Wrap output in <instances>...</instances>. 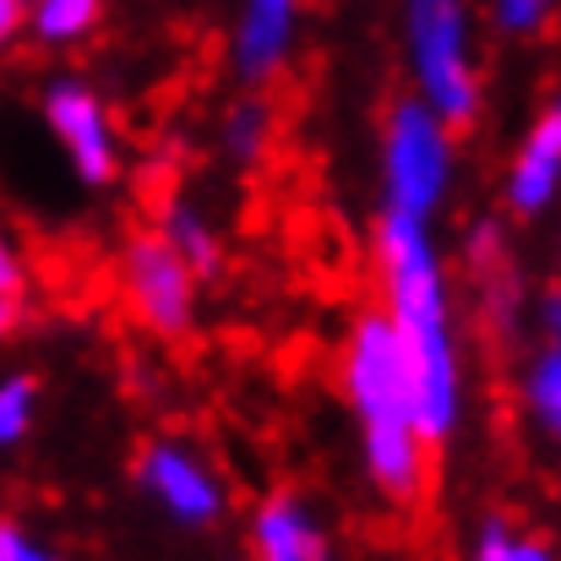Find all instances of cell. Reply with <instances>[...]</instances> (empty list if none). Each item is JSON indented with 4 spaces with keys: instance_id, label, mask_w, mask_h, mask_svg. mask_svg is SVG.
Segmentation results:
<instances>
[{
    "instance_id": "11",
    "label": "cell",
    "mask_w": 561,
    "mask_h": 561,
    "mask_svg": "<svg viewBox=\"0 0 561 561\" xmlns=\"http://www.w3.org/2000/svg\"><path fill=\"white\" fill-rule=\"evenodd\" d=\"M518 409L561 453V289H551L535 311V344L518 366Z\"/></svg>"
},
{
    "instance_id": "3",
    "label": "cell",
    "mask_w": 561,
    "mask_h": 561,
    "mask_svg": "<svg viewBox=\"0 0 561 561\" xmlns=\"http://www.w3.org/2000/svg\"><path fill=\"white\" fill-rule=\"evenodd\" d=\"M403 71L425 110L453 131L469 126L485 104V71L474 55L469 0H403Z\"/></svg>"
},
{
    "instance_id": "18",
    "label": "cell",
    "mask_w": 561,
    "mask_h": 561,
    "mask_svg": "<svg viewBox=\"0 0 561 561\" xmlns=\"http://www.w3.org/2000/svg\"><path fill=\"white\" fill-rule=\"evenodd\" d=\"M0 561H66L49 540H38L27 524L16 518H0Z\"/></svg>"
},
{
    "instance_id": "20",
    "label": "cell",
    "mask_w": 561,
    "mask_h": 561,
    "mask_svg": "<svg viewBox=\"0 0 561 561\" xmlns=\"http://www.w3.org/2000/svg\"><path fill=\"white\" fill-rule=\"evenodd\" d=\"M22 44V0H0V60Z\"/></svg>"
},
{
    "instance_id": "7",
    "label": "cell",
    "mask_w": 561,
    "mask_h": 561,
    "mask_svg": "<svg viewBox=\"0 0 561 561\" xmlns=\"http://www.w3.org/2000/svg\"><path fill=\"white\" fill-rule=\"evenodd\" d=\"M137 485L170 524L191 535H207L229 518V480L181 436H159L137 453Z\"/></svg>"
},
{
    "instance_id": "9",
    "label": "cell",
    "mask_w": 561,
    "mask_h": 561,
    "mask_svg": "<svg viewBox=\"0 0 561 561\" xmlns=\"http://www.w3.org/2000/svg\"><path fill=\"white\" fill-rule=\"evenodd\" d=\"M245 551L251 561H344L322 507L300 491H273L251 507Z\"/></svg>"
},
{
    "instance_id": "14",
    "label": "cell",
    "mask_w": 561,
    "mask_h": 561,
    "mask_svg": "<svg viewBox=\"0 0 561 561\" xmlns=\"http://www.w3.org/2000/svg\"><path fill=\"white\" fill-rule=\"evenodd\" d=\"M273 137H278V115H273V104L262 99V93H245V99H234L229 110H224V159L234 164V170H262L267 164V153H273Z\"/></svg>"
},
{
    "instance_id": "12",
    "label": "cell",
    "mask_w": 561,
    "mask_h": 561,
    "mask_svg": "<svg viewBox=\"0 0 561 561\" xmlns=\"http://www.w3.org/2000/svg\"><path fill=\"white\" fill-rule=\"evenodd\" d=\"M110 0H22V38L38 49H82L99 38Z\"/></svg>"
},
{
    "instance_id": "15",
    "label": "cell",
    "mask_w": 561,
    "mask_h": 561,
    "mask_svg": "<svg viewBox=\"0 0 561 561\" xmlns=\"http://www.w3.org/2000/svg\"><path fill=\"white\" fill-rule=\"evenodd\" d=\"M38 425V381L27 371L0 376V453H16Z\"/></svg>"
},
{
    "instance_id": "1",
    "label": "cell",
    "mask_w": 561,
    "mask_h": 561,
    "mask_svg": "<svg viewBox=\"0 0 561 561\" xmlns=\"http://www.w3.org/2000/svg\"><path fill=\"white\" fill-rule=\"evenodd\" d=\"M376 311L398 333L403 371L414 387V420L425 442L442 453L463 431L469 381H463V339L453 306V267L436 245V224L376 213L371 229Z\"/></svg>"
},
{
    "instance_id": "8",
    "label": "cell",
    "mask_w": 561,
    "mask_h": 561,
    "mask_svg": "<svg viewBox=\"0 0 561 561\" xmlns=\"http://www.w3.org/2000/svg\"><path fill=\"white\" fill-rule=\"evenodd\" d=\"M306 0H240L229 27V71L245 93H262L284 77L300 44Z\"/></svg>"
},
{
    "instance_id": "19",
    "label": "cell",
    "mask_w": 561,
    "mask_h": 561,
    "mask_svg": "<svg viewBox=\"0 0 561 561\" xmlns=\"http://www.w3.org/2000/svg\"><path fill=\"white\" fill-rule=\"evenodd\" d=\"M491 529H496V561H561L546 540H535V535H513L502 518H491Z\"/></svg>"
},
{
    "instance_id": "13",
    "label": "cell",
    "mask_w": 561,
    "mask_h": 561,
    "mask_svg": "<svg viewBox=\"0 0 561 561\" xmlns=\"http://www.w3.org/2000/svg\"><path fill=\"white\" fill-rule=\"evenodd\" d=\"M181 256H186L191 267L202 273V278H213L218 273V262H224V224L202 207V202H191V196H164L159 202V224H153Z\"/></svg>"
},
{
    "instance_id": "16",
    "label": "cell",
    "mask_w": 561,
    "mask_h": 561,
    "mask_svg": "<svg viewBox=\"0 0 561 561\" xmlns=\"http://www.w3.org/2000/svg\"><path fill=\"white\" fill-rule=\"evenodd\" d=\"M27 284H33L27 251H22V240L11 234V224L0 218V333H11V328L22 322V306H27Z\"/></svg>"
},
{
    "instance_id": "17",
    "label": "cell",
    "mask_w": 561,
    "mask_h": 561,
    "mask_svg": "<svg viewBox=\"0 0 561 561\" xmlns=\"http://www.w3.org/2000/svg\"><path fill=\"white\" fill-rule=\"evenodd\" d=\"M557 11H561V0H491V22L507 38H540Z\"/></svg>"
},
{
    "instance_id": "6",
    "label": "cell",
    "mask_w": 561,
    "mask_h": 561,
    "mask_svg": "<svg viewBox=\"0 0 561 561\" xmlns=\"http://www.w3.org/2000/svg\"><path fill=\"white\" fill-rule=\"evenodd\" d=\"M38 115H44V126H49L60 159L71 164V175H77L82 186L104 191L121 181V170H126L121 126H115V115H110V104H104V93H99L93 82H82V77H55V82L44 88Z\"/></svg>"
},
{
    "instance_id": "2",
    "label": "cell",
    "mask_w": 561,
    "mask_h": 561,
    "mask_svg": "<svg viewBox=\"0 0 561 561\" xmlns=\"http://www.w3.org/2000/svg\"><path fill=\"white\" fill-rule=\"evenodd\" d=\"M339 392L360 431V469L371 496L387 513H420L431 496L436 447L414 420V387L403 371L398 333L376 306L350 317L339 339Z\"/></svg>"
},
{
    "instance_id": "10",
    "label": "cell",
    "mask_w": 561,
    "mask_h": 561,
    "mask_svg": "<svg viewBox=\"0 0 561 561\" xmlns=\"http://www.w3.org/2000/svg\"><path fill=\"white\" fill-rule=\"evenodd\" d=\"M502 202L513 218H540L561 202V93L535 110L529 131L518 137L502 175Z\"/></svg>"
},
{
    "instance_id": "21",
    "label": "cell",
    "mask_w": 561,
    "mask_h": 561,
    "mask_svg": "<svg viewBox=\"0 0 561 561\" xmlns=\"http://www.w3.org/2000/svg\"><path fill=\"white\" fill-rule=\"evenodd\" d=\"M469 561H496V529H491V524H480V535H474V557Z\"/></svg>"
},
{
    "instance_id": "5",
    "label": "cell",
    "mask_w": 561,
    "mask_h": 561,
    "mask_svg": "<svg viewBox=\"0 0 561 561\" xmlns=\"http://www.w3.org/2000/svg\"><path fill=\"white\" fill-rule=\"evenodd\" d=\"M115 300L137 333L181 344L202 322V273L159 229H131L115 251Z\"/></svg>"
},
{
    "instance_id": "4",
    "label": "cell",
    "mask_w": 561,
    "mask_h": 561,
    "mask_svg": "<svg viewBox=\"0 0 561 561\" xmlns=\"http://www.w3.org/2000/svg\"><path fill=\"white\" fill-rule=\"evenodd\" d=\"M453 181H458V131L414 93L387 104L376 142V191H381L376 213L436 224V213L453 202Z\"/></svg>"
}]
</instances>
